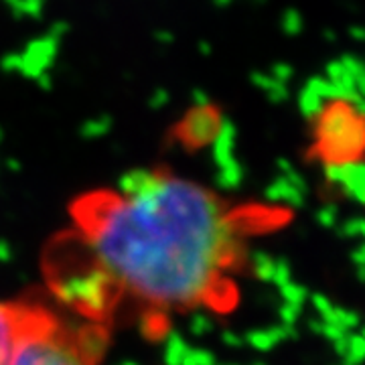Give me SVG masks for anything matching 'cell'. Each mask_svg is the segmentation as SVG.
<instances>
[{"instance_id": "6da1fadb", "label": "cell", "mask_w": 365, "mask_h": 365, "mask_svg": "<svg viewBox=\"0 0 365 365\" xmlns=\"http://www.w3.org/2000/svg\"><path fill=\"white\" fill-rule=\"evenodd\" d=\"M69 217L49 278L71 313L110 327L122 311L157 333L234 299L248 223L203 182L169 169L136 170L79 195Z\"/></svg>"}, {"instance_id": "7a4b0ae2", "label": "cell", "mask_w": 365, "mask_h": 365, "mask_svg": "<svg viewBox=\"0 0 365 365\" xmlns=\"http://www.w3.org/2000/svg\"><path fill=\"white\" fill-rule=\"evenodd\" d=\"M106 341L108 327L19 300L16 331L4 365H104Z\"/></svg>"}, {"instance_id": "3957f363", "label": "cell", "mask_w": 365, "mask_h": 365, "mask_svg": "<svg viewBox=\"0 0 365 365\" xmlns=\"http://www.w3.org/2000/svg\"><path fill=\"white\" fill-rule=\"evenodd\" d=\"M317 144L327 163H351L353 157L365 150V114L345 106L317 108Z\"/></svg>"}, {"instance_id": "277c9868", "label": "cell", "mask_w": 365, "mask_h": 365, "mask_svg": "<svg viewBox=\"0 0 365 365\" xmlns=\"http://www.w3.org/2000/svg\"><path fill=\"white\" fill-rule=\"evenodd\" d=\"M325 177L339 185L345 195L365 205V163H327Z\"/></svg>"}, {"instance_id": "5b68a950", "label": "cell", "mask_w": 365, "mask_h": 365, "mask_svg": "<svg viewBox=\"0 0 365 365\" xmlns=\"http://www.w3.org/2000/svg\"><path fill=\"white\" fill-rule=\"evenodd\" d=\"M19 300H0V365H4L16 331Z\"/></svg>"}, {"instance_id": "8992f818", "label": "cell", "mask_w": 365, "mask_h": 365, "mask_svg": "<svg viewBox=\"0 0 365 365\" xmlns=\"http://www.w3.org/2000/svg\"><path fill=\"white\" fill-rule=\"evenodd\" d=\"M327 321L333 323V325H339L341 329H345L347 333L361 325L359 314L355 313V311H351V309H345V307H333V313H331V317H329Z\"/></svg>"}, {"instance_id": "52a82bcc", "label": "cell", "mask_w": 365, "mask_h": 365, "mask_svg": "<svg viewBox=\"0 0 365 365\" xmlns=\"http://www.w3.org/2000/svg\"><path fill=\"white\" fill-rule=\"evenodd\" d=\"M365 361V337L364 335H349V351L345 355L343 364L359 365Z\"/></svg>"}, {"instance_id": "ba28073f", "label": "cell", "mask_w": 365, "mask_h": 365, "mask_svg": "<svg viewBox=\"0 0 365 365\" xmlns=\"http://www.w3.org/2000/svg\"><path fill=\"white\" fill-rule=\"evenodd\" d=\"M335 230L341 237H364L365 242V217H353L347 222L337 223Z\"/></svg>"}, {"instance_id": "9c48e42d", "label": "cell", "mask_w": 365, "mask_h": 365, "mask_svg": "<svg viewBox=\"0 0 365 365\" xmlns=\"http://www.w3.org/2000/svg\"><path fill=\"white\" fill-rule=\"evenodd\" d=\"M317 222L321 223L323 227H327V230H331V227L335 230L337 223H339V209L335 207V205H325L321 211H317Z\"/></svg>"}, {"instance_id": "30bf717a", "label": "cell", "mask_w": 365, "mask_h": 365, "mask_svg": "<svg viewBox=\"0 0 365 365\" xmlns=\"http://www.w3.org/2000/svg\"><path fill=\"white\" fill-rule=\"evenodd\" d=\"M313 304L317 307V311L321 313L323 321H327V319L331 317V313H333V307H335V304H331V300L327 299L325 294H314Z\"/></svg>"}, {"instance_id": "8fae6325", "label": "cell", "mask_w": 365, "mask_h": 365, "mask_svg": "<svg viewBox=\"0 0 365 365\" xmlns=\"http://www.w3.org/2000/svg\"><path fill=\"white\" fill-rule=\"evenodd\" d=\"M284 297H287L292 304L299 307L300 302L304 300V297H307V292H304V288L294 287V284H287V287H284Z\"/></svg>"}, {"instance_id": "7c38bea8", "label": "cell", "mask_w": 365, "mask_h": 365, "mask_svg": "<svg viewBox=\"0 0 365 365\" xmlns=\"http://www.w3.org/2000/svg\"><path fill=\"white\" fill-rule=\"evenodd\" d=\"M351 260H353V264L357 266V268H364L365 266V242L364 244H359L357 248L353 250Z\"/></svg>"}, {"instance_id": "4fadbf2b", "label": "cell", "mask_w": 365, "mask_h": 365, "mask_svg": "<svg viewBox=\"0 0 365 365\" xmlns=\"http://www.w3.org/2000/svg\"><path fill=\"white\" fill-rule=\"evenodd\" d=\"M297 317H299V307H297V304H294V307H287V309H284V319H287V321H290V323H292Z\"/></svg>"}, {"instance_id": "5bb4252c", "label": "cell", "mask_w": 365, "mask_h": 365, "mask_svg": "<svg viewBox=\"0 0 365 365\" xmlns=\"http://www.w3.org/2000/svg\"><path fill=\"white\" fill-rule=\"evenodd\" d=\"M357 278H359L361 282H365V266L364 268H357Z\"/></svg>"}, {"instance_id": "9a60e30c", "label": "cell", "mask_w": 365, "mask_h": 365, "mask_svg": "<svg viewBox=\"0 0 365 365\" xmlns=\"http://www.w3.org/2000/svg\"><path fill=\"white\" fill-rule=\"evenodd\" d=\"M361 335H364V337H365V329H364V333H361Z\"/></svg>"}, {"instance_id": "2e32d148", "label": "cell", "mask_w": 365, "mask_h": 365, "mask_svg": "<svg viewBox=\"0 0 365 365\" xmlns=\"http://www.w3.org/2000/svg\"><path fill=\"white\" fill-rule=\"evenodd\" d=\"M343 365H345V364H343Z\"/></svg>"}]
</instances>
